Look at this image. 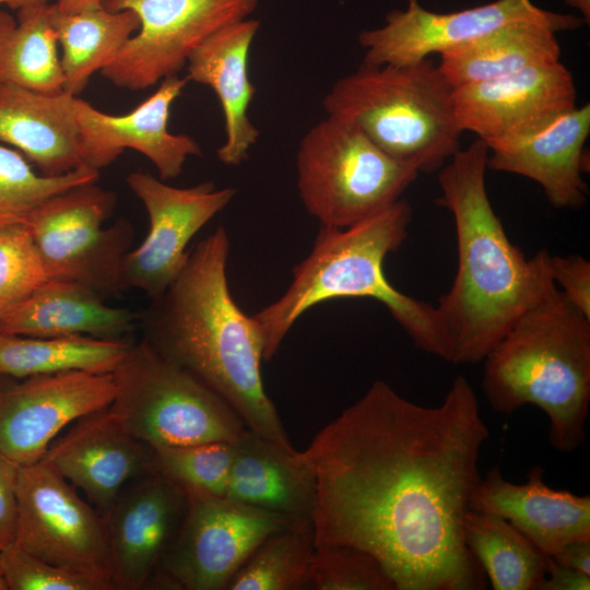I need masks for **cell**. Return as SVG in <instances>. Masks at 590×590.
Masks as SVG:
<instances>
[{
	"label": "cell",
	"mask_w": 590,
	"mask_h": 590,
	"mask_svg": "<svg viewBox=\"0 0 590 590\" xmlns=\"http://www.w3.org/2000/svg\"><path fill=\"white\" fill-rule=\"evenodd\" d=\"M544 469L532 467L527 483L506 481L496 463L474 487L469 509L504 518L548 556L575 540L590 539V496L548 487Z\"/></svg>",
	"instance_id": "21"
},
{
	"label": "cell",
	"mask_w": 590,
	"mask_h": 590,
	"mask_svg": "<svg viewBox=\"0 0 590 590\" xmlns=\"http://www.w3.org/2000/svg\"><path fill=\"white\" fill-rule=\"evenodd\" d=\"M259 27L260 22L250 17L221 27L192 51L186 64L187 80L209 86L220 101L225 141L216 155L227 166L244 163L260 135L248 116L256 93L248 59Z\"/></svg>",
	"instance_id": "22"
},
{
	"label": "cell",
	"mask_w": 590,
	"mask_h": 590,
	"mask_svg": "<svg viewBox=\"0 0 590 590\" xmlns=\"http://www.w3.org/2000/svg\"><path fill=\"white\" fill-rule=\"evenodd\" d=\"M110 11L131 10L140 27L101 74L130 91L178 75L192 51L221 27L248 19L258 0H107Z\"/></svg>",
	"instance_id": "11"
},
{
	"label": "cell",
	"mask_w": 590,
	"mask_h": 590,
	"mask_svg": "<svg viewBox=\"0 0 590 590\" xmlns=\"http://www.w3.org/2000/svg\"><path fill=\"white\" fill-rule=\"evenodd\" d=\"M526 21L552 24L560 32L578 30L585 23L581 16L544 10L531 0H495L447 13L429 11L420 0H408L406 9L390 11L382 26L363 30L357 40L365 49L363 62L402 66Z\"/></svg>",
	"instance_id": "14"
},
{
	"label": "cell",
	"mask_w": 590,
	"mask_h": 590,
	"mask_svg": "<svg viewBox=\"0 0 590 590\" xmlns=\"http://www.w3.org/2000/svg\"><path fill=\"white\" fill-rule=\"evenodd\" d=\"M8 590H114L104 579L57 566L10 543L0 551Z\"/></svg>",
	"instance_id": "36"
},
{
	"label": "cell",
	"mask_w": 590,
	"mask_h": 590,
	"mask_svg": "<svg viewBox=\"0 0 590 590\" xmlns=\"http://www.w3.org/2000/svg\"><path fill=\"white\" fill-rule=\"evenodd\" d=\"M188 498L157 472L129 481L102 516L114 590L148 589L182 522Z\"/></svg>",
	"instance_id": "17"
},
{
	"label": "cell",
	"mask_w": 590,
	"mask_h": 590,
	"mask_svg": "<svg viewBox=\"0 0 590 590\" xmlns=\"http://www.w3.org/2000/svg\"><path fill=\"white\" fill-rule=\"evenodd\" d=\"M567 5L578 10L582 14L585 23L590 21V0H564Z\"/></svg>",
	"instance_id": "43"
},
{
	"label": "cell",
	"mask_w": 590,
	"mask_h": 590,
	"mask_svg": "<svg viewBox=\"0 0 590 590\" xmlns=\"http://www.w3.org/2000/svg\"><path fill=\"white\" fill-rule=\"evenodd\" d=\"M228 253L223 226L199 241L178 276L140 317L142 339L220 396L248 429L294 449L264 388L259 326L231 294Z\"/></svg>",
	"instance_id": "2"
},
{
	"label": "cell",
	"mask_w": 590,
	"mask_h": 590,
	"mask_svg": "<svg viewBox=\"0 0 590 590\" xmlns=\"http://www.w3.org/2000/svg\"><path fill=\"white\" fill-rule=\"evenodd\" d=\"M590 575L563 566L548 556L546 575L538 590H589Z\"/></svg>",
	"instance_id": "39"
},
{
	"label": "cell",
	"mask_w": 590,
	"mask_h": 590,
	"mask_svg": "<svg viewBox=\"0 0 590 590\" xmlns=\"http://www.w3.org/2000/svg\"><path fill=\"white\" fill-rule=\"evenodd\" d=\"M551 557L563 566L590 575V539L571 541Z\"/></svg>",
	"instance_id": "40"
},
{
	"label": "cell",
	"mask_w": 590,
	"mask_h": 590,
	"mask_svg": "<svg viewBox=\"0 0 590 590\" xmlns=\"http://www.w3.org/2000/svg\"><path fill=\"white\" fill-rule=\"evenodd\" d=\"M99 172L82 166L60 176H44L16 150L0 144V227L25 224L49 197L96 182Z\"/></svg>",
	"instance_id": "32"
},
{
	"label": "cell",
	"mask_w": 590,
	"mask_h": 590,
	"mask_svg": "<svg viewBox=\"0 0 590 590\" xmlns=\"http://www.w3.org/2000/svg\"><path fill=\"white\" fill-rule=\"evenodd\" d=\"M482 388L498 413L542 409L548 442L569 453L583 445L590 406V318L553 285L483 359Z\"/></svg>",
	"instance_id": "5"
},
{
	"label": "cell",
	"mask_w": 590,
	"mask_h": 590,
	"mask_svg": "<svg viewBox=\"0 0 590 590\" xmlns=\"http://www.w3.org/2000/svg\"><path fill=\"white\" fill-rule=\"evenodd\" d=\"M295 522L226 497H189L180 528L148 589L225 590L260 542Z\"/></svg>",
	"instance_id": "10"
},
{
	"label": "cell",
	"mask_w": 590,
	"mask_h": 590,
	"mask_svg": "<svg viewBox=\"0 0 590 590\" xmlns=\"http://www.w3.org/2000/svg\"><path fill=\"white\" fill-rule=\"evenodd\" d=\"M187 82V78L179 75L162 80L153 94L125 115L103 113L67 94L68 108L80 134L83 164L99 172L131 149L156 167L160 179L178 177L188 157L202 155L192 137L168 131L170 108Z\"/></svg>",
	"instance_id": "16"
},
{
	"label": "cell",
	"mask_w": 590,
	"mask_h": 590,
	"mask_svg": "<svg viewBox=\"0 0 590 590\" xmlns=\"http://www.w3.org/2000/svg\"><path fill=\"white\" fill-rule=\"evenodd\" d=\"M5 381H8V379L0 377V391L8 385Z\"/></svg>",
	"instance_id": "45"
},
{
	"label": "cell",
	"mask_w": 590,
	"mask_h": 590,
	"mask_svg": "<svg viewBox=\"0 0 590 590\" xmlns=\"http://www.w3.org/2000/svg\"><path fill=\"white\" fill-rule=\"evenodd\" d=\"M550 268L563 294L590 318V262L580 255L551 256Z\"/></svg>",
	"instance_id": "37"
},
{
	"label": "cell",
	"mask_w": 590,
	"mask_h": 590,
	"mask_svg": "<svg viewBox=\"0 0 590 590\" xmlns=\"http://www.w3.org/2000/svg\"><path fill=\"white\" fill-rule=\"evenodd\" d=\"M132 343L85 335L35 338L0 333V377L24 379L66 371L111 374Z\"/></svg>",
	"instance_id": "28"
},
{
	"label": "cell",
	"mask_w": 590,
	"mask_h": 590,
	"mask_svg": "<svg viewBox=\"0 0 590 590\" xmlns=\"http://www.w3.org/2000/svg\"><path fill=\"white\" fill-rule=\"evenodd\" d=\"M19 468L0 450V551L15 539Z\"/></svg>",
	"instance_id": "38"
},
{
	"label": "cell",
	"mask_w": 590,
	"mask_h": 590,
	"mask_svg": "<svg viewBox=\"0 0 590 590\" xmlns=\"http://www.w3.org/2000/svg\"><path fill=\"white\" fill-rule=\"evenodd\" d=\"M0 144L13 146L44 176L85 166L66 93L48 95L0 85Z\"/></svg>",
	"instance_id": "25"
},
{
	"label": "cell",
	"mask_w": 590,
	"mask_h": 590,
	"mask_svg": "<svg viewBox=\"0 0 590 590\" xmlns=\"http://www.w3.org/2000/svg\"><path fill=\"white\" fill-rule=\"evenodd\" d=\"M315 547L310 520L279 530L260 542L225 590H305Z\"/></svg>",
	"instance_id": "31"
},
{
	"label": "cell",
	"mask_w": 590,
	"mask_h": 590,
	"mask_svg": "<svg viewBox=\"0 0 590 590\" xmlns=\"http://www.w3.org/2000/svg\"><path fill=\"white\" fill-rule=\"evenodd\" d=\"M489 437L463 376L423 406L377 380L302 451L316 476L315 545L374 555L396 590H484L462 522Z\"/></svg>",
	"instance_id": "1"
},
{
	"label": "cell",
	"mask_w": 590,
	"mask_h": 590,
	"mask_svg": "<svg viewBox=\"0 0 590 590\" xmlns=\"http://www.w3.org/2000/svg\"><path fill=\"white\" fill-rule=\"evenodd\" d=\"M464 544L494 590H538L548 555L509 521L469 509L462 522Z\"/></svg>",
	"instance_id": "30"
},
{
	"label": "cell",
	"mask_w": 590,
	"mask_h": 590,
	"mask_svg": "<svg viewBox=\"0 0 590 590\" xmlns=\"http://www.w3.org/2000/svg\"><path fill=\"white\" fill-rule=\"evenodd\" d=\"M558 32L556 26L542 22L508 24L441 51L438 68L455 90L555 63L560 61Z\"/></svg>",
	"instance_id": "26"
},
{
	"label": "cell",
	"mask_w": 590,
	"mask_h": 590,
	"mask_svg": "<svg viewBox=\"0 0 590 590\" xmlns=\"http://www.w3.org/2000/svg\"><path fill=\"white\" fill-rule=\"evenodd\" d=\"M43 459L101 516L129 481L156 472L152 447L131 435L109 406L73 422Z\"/></svg>",
	"instance_id": "19"
},
{
	"label": "cell",
	"mask_w": 590,
	"mask_h": 590,
	"mask_svg": "<svg viewBox=\"0 0 590 590\" xmlns=\"http://www.w3.org/2000/svg\"><path fill=\"white\" fill-rule=\"evenodd\" d=\"M111 374L66 371L24 378L0 391V450L16 464L39 461L73 422L110 405Z\"/></svg>",
	"instance_id": "15"
},
{
	"label": "cell",
	"mask_w": 590,
	"mask_h": 590,
	"mask_svg": "<svg viewBox=\"0 0 590 590\" xmlns=\"http://www.w3.org/2000/svg\"><path fill=\"white\" fill-rule=\"evenodd\" d=\"M299 198L320 225L344 228L390 206L418 172L374 144L353 122L327 115L302 138Z\"/></svg>",
	"instance_id": "7"
},
{
	"label": "cell",
	"mask_w": 590,
	"mask_h": 590,
	"mask_svg": "<svg viewBox=\"0 0 590 590\" xmlns=\"http://www.w3.org/2000/svg\"><path fill=\"white\" fill-rule=\"evenodd\" d=\"M104 300L81 283L48 279L0 319V333L35 338L85 335L130 341L128 338L137 328L140 316L127 308L108 306Z\"/></svg>",
	"instance_id": "24"
},
{
	"label": "cell",
	"mask_w": 590,
	"mask_h": 590,
	"mask_svg": "<svg viewBox=\"0 0 590 590\" xmlns=\"http://www.w3.org/2000/svg\"><path fill=\"white\" fill-rule=\"evenodd\" d=\"M453 88L438 66L369 64L339 79L326 94L327 115L353 122L391 157L418 174L439 170L460 150Z\"/></svg>",
	"instance_id": "6"
},
{
	"label": "cell",
	"mask_w": 590,
	"mask_h": 590,
	"mask_svg": "<svg viewBox=\"0 0 590 590\" xmlns=\"http://www.w3.org/2000/svg\"><path fill=\"white\" fill-rule=\"evenodd\" d=\"M233 442L152 447L155 471L187 498L225 497L234 456Z\"/></svg>",
	"instance_id": "33"
},
{
	"label": "cell",
	"mask_w": 590,
	"mask_h": 590,
	"mask_svg": "<svg viewBox=\"0 0 590 590\" xmlns=\"http://www.w3.org/2000/svg\"><path fill=\"white\" fill-rule=\"evenodd\" d=\"M47 0H0V4H5L12 10H21L30 7L47 4Z\"/></svg>",
	"instance_id": "42"
},
{
	"label": "cell",
	"mask_w": 590,
	"mask_h": 590,
	"mask_svg": "<svg viewBox=\"0 0 590 590\" xmlns=\"http://www.w3.org/2000/svg\"><path fill=\"white\" fill-rule=\"evenodd\" d=\"M47 8L48 3L21 9L15 19L0 10V85L63 93L58 43Z\"/></svg>",
	"instance_id": "29"
},
{
	"label": "cell",
	"mask_w": 590,
	"mask_h": 590,
	"mask_svg": "<svg viewBox=\"0 0 590 590\" xmlns=\"http://www.w3.org/2000/svg\"><path fill=\"white\" fill-rule=\"evenodd\" d=\"M233 446L226 498L297 521H311L317 484L302 452L248 428Z\"/></svg>",
	"instance_id": "23"
},
{
	"label": "cell",
	"mask_w": 590,
	"mask_h": 590,
	"mask_svg": "<svg viewBox=\"0 0 590 590\" xmlns=\"http://www.w3.org/2000/svg\"><path fill=\"white\" fill-rule=\"evenodd\" d=\"M0 590H8L0 568Z\"/></svg>",
	"instance_id": "44"
},
{
	"label": "cell",
	"mask_w": 590,
	"mask_h": 590,
	"mask_svg": "<svg viewBox=\"0 0 590 590\" xmlns=\"http://www.w3.org/2000/svg\"><path fill=\"white\" fill-rule=\"evenodd\" d=\"M111 375L109 408L131 435L151 447L233 442L247 429L220 396L143 339L132 343Z\"/></svg>",
	"instance_id": "8"
},
{
	"label": "cell",
	"mask_w": 590,
	"mask_h": 590,
	"mask_svg": "<svg viewBox=\"0 0 590 590\" xmlns=\"http://www.w3.org/2000/svg\"><path fill=\"white\" fill-rule=\"evenodd\" d=\"M47 15L61 47L63 93L73 96L115 59L140 27L133 11H110L103 4L67 13L54 3L48 4Z\"/></svg>",
	"instance_id": "27"
},
{
	"label": "cell",
	"mask_w": 590,
	"mask_h": 590,
	"mask_svg": "<svg viewBox=\"0 0 590 590\" xmlns=\"http://www.w3.org/2000/svg\"><path fill=\"white\" fill-rule=\"evenodd\" d=\"M105 1H107V0H99L101 3L105 2Z\"/></svg>",
	"instance_id": "46"
},
{
	"label": "cell",
	"mask_w": 590,
	"mask_h": 590,
	"mask_svg": "<svg viewBox=\"0 0 590 590\" xmlns=\"http://www.w3.org/2000/svg\"><path fill=\"white\" fill-rule=\"evenodd\" d=\"M452 97L460 129L474 132L488 148L577 106L573 75L560 61L455 88Z\"/></svg>",
	"instance_id": "18"
},
{
	"label": "cell",
	"mask_w": 590,
	"mask_h": 590,
	"mask_svg": "<svg viewBox=\"0 0 590 590\" xmlns=\"http://www.w3.org/2000/svg\"><path fill=\"white\" fill-rule=\"evenodd\" d=\"M48 280L25 224L0 227V319Z\"/></svg>",
	"instance_id": "35"
},
{
	"label": "cell",
	"mask_w": 590,
	"mask_h": 590,
	"mask_svg": "<svg viewBox=\"0 0 590 590\" xmlns=\"http://www.w3.org/2000/svg\"><path fill=\"white\" fill-rule=\"evenodd\" d=\"M96 182L49 197L34 211L26 226L48 279L81 283L106 299L126 291L122 267L134 229L123 219L104 227L117 197Z\"/></svg>",
	"instance_id": "9"
},
{
	"label": "cell",
	"mask_w": 590,
	"mask_h": 590,
	"mask_svg": "<svg viewBox=\"0 0 590 590\" xmlns=\"http://www.w3.org/2000/svg\"><path fill=\"white\" fill-rule=\"evenodd\" d=\"M127 184L143 203L150 228L141 245L123 260V283L126 290L138 288L154 299L184 269L192 237L231 203L236 190L216 188L211 181L173 187L139 170L128 175Z\"/></svg>",
	"instance_id": "13"
},
{
	"label": "cell",
	"mask_w": 590,
	"mask_h": 590,
	"mask_svg": "<svg viewBox=\"0 0 590 590\" xmlns=\"http://www.w3.org/2000/svg\"><path fill=\"white\" fill-rule=\"evenodd\" d=\"M590 105L574 107L528 133L488 148L487 168L536 181L557 209L581 208L588 187L582 179Z\"/></svg>",
	"instance_id": "20"
},
{
	"label": "cell",
	"mask_w": 590,
	"mask_h": 590,
	"mask_svg": "<svg viewBox=\"0 0 590 590\" xmlns=\"http://www.w3.org/2000/svg\"><path fill=\"white\" fill-rule=\"evenodd\" d=\"M14 542L46 562L113 586L103 517L44 459L19 468Z\"/></svg>",
	"instance_id": "12"
},
{
	"label": "cell",
	"mask_w": 590,
	"mask_h": 590,
	"mask_svg": "<svg viewBox=\"0 0 590 590\" xmlns=\"http://www.w3.org/2000/svg\"><path fill=\"white\" fill-rule=\"evenodd\" d=\"M102 3L99 0H58L56 5L62 12L75 13L83 10L96 8Z\"/></svg>",
	"instance_id": "41"
},
{
	"label": "cell",
	"mask_w": 590,
	"mask_h": 590,
	"mask_svg": "<svg viewBox=\"0 0 590 590\" xmlns=\"http://www.w3.org/2000/svg\"><path fill=\"white\" fill-rule=\"evenodd\" d=\"M489 150L477 139L438 170L436 203L455 220L458 269L436 306L455 364L479 363L555 282L551 253L527 258L508 238L485 187Z\"/></svg>",
	"instance_id": "3"
},
{
	"label": "cell",
	"mask_w": 590,
	"mask_h": 590,
	"mask_svg": "<svg viewBox=\"0 0 590 590\" xmlns=\"http://www.w3.org/2000/svg\"><path fill=\"white\" fill-rule=\"evenodd\" d=\"M305 590H396V587L370 553L345 544H326L315 547Z\"/></svg>",
	"instance_id": "34"
},
{
	"label": "cell",
	"mask_w": 590,
	"mask_h": 590,
	"mask_svg": "<svg viewBox=\"0 0 590 590\" xmlns=\"http://www.w3.org/2000/svg\"><path fill=\"white\" fill-rule=\"evenodd\" d=\"M412 208L399 199L382 211L344 228L320 225L310 253L293 269V280L275 302L253 315L270 361L297 319L335 298L368 297L386 306L420 350L451 361V347L436 306L398 291L384 262L408 236Z\"/></svg>",
	"instance_id": "4"
}]
</instances>
